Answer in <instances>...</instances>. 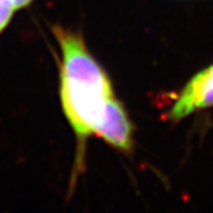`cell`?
<instances>
[{"mask_svg": "<svg viewBox=\"0 0 213 213\" xmlns=\"http://www.w3.org/2000/svg\"><path fill=\"white\" fill-rule=\"evenodd\" d=\"M52 32L62 56V108L77 142L73 171V178H77L84 165L86 141L95 135L107 104L115 95L107 72L88 50L82 35L58 25Z\"/></svg>", "mask_w": 213, "mask_h": 213, "instance_id": "cell-1", "label": "cell"}, {"mask_svg": "<svg viewBox=\"0 0 213 213\" xmlns=\"http://www.w3.org/2000/svg\"><path fill=\"white\" fill-rule=\"evenodd\" d=\"M213 105V65L191 80L172 107L168 118L179 121L198 110Z\"/></svg>", "mask_w": 213, "mask_h": 213, "instance_id": "cell-2", "label": "cell"}, {"mask_svg": "<svg viewBox=\"0 0 213 213\" xmlns=\"http://www.w3.org/2000/svg\"><path fill=\"white\" fill-rule=\"evenodd\" d=\"M95 135L121 152L131 150L133 126L125 108L116 97H113L107 104Z\"/></svg>", "mask_w": 213, "mask_h": 213, "instance_id": "cell-3", "label": "cell"}, {"mask_svg": "<svg viewBox=\"0 0 213 213\" xmlns=\"http://www.w3.org/2000/svg\"><path fill=\"white\" fill-rule=\"evenodd\" d=\"M16 10L11 0H0V33L10 24Z\"/></svg>", "mask_w": 213, "mask_h": 213, "instance_id": "cell-4", "label": "cell"}, {"mask_svg": "<svg viewBox=\"0 0 213 213\" xmlns=\"http://www.w3.org/2000/svg\"><path fill=\"white\" fill-rule=\"evenodd\" d=\"M11 1H12V4L14 5V7L17 10H19V8H23V7L29 6L33 1V0H11Z\"/></svg>", "mask_w": 213, "mask_h": 213, "instance_id": "cell-5", "label": "cell"}]
</instances>
